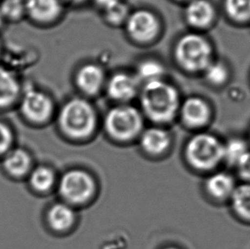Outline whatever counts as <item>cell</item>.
Instances as JSON below:
<instances>
[{
    "label": "cell",
    "instance_id": "obj_15",
    "mask_svg": "<svg viewBox=\"0 0 250 249\" xmlns=\"http://www.w3.org/2000/svg\"><path fill=\"white\" fill-rule=\"evenodd\" d=\"M162 125L144 129L139 136V143L146 154L153 156L163 155L171 145V136Z\"/></svg>",
    "mask_w": 250,
    "mask_h": 249
},
{
    "label": "cell",
    "instance_id": "obj_6",
    "mask_svg": "<svg viewBox=\"0 0 250 249\" xmlns=\"http://www.w3.org/2000/svg\"><path fill=\"white\" fill-rule=\"evenodd\" d=\"M125 37L132 44L148 47L156 44L164 31L162 17L149 8L131 10L123 26Z\"/></svg>",
    "mask_w": 250,
    "mask_h": 249
},
{
    "label": "cell",
    "instance_id": "obj_2",
    "mask_svg": "<svg viewBox=\"0 0 250 249\" xmlns=\"http://www.w3.org/2000/svg\"><path fill=\"white\" fill-rule=\"evenodd\" d=\"M172 58L179 70L189 75L202 74L213 61V48L202 33L189 31L172 45Z\"/></svg>",
    "mask_w": 250,
    "mask_h": 249
},
{
    "label": "cell",
    "instance_id": "obj_7",
    "mask_svg": "<svg viewBox=\"0 0 250 249\" xmlns=\"http://www.w3.org/2000/svg\"><path fill=\"white\" fill-rule=\"evenodd\" d=\"M58 193L69 205H82L91 201L96 193L97 184L91 173L82 169H71L59 179Z\"/></svg>",
    "mask_w": 250,
    "mask_h": 249
},
{
    "label": "cell",
    "instance_id": "obj_31",
    "mask_svg": "<svg viewBox=\"0 0 250 249\" xmlns=\"http://www.w3.org/2000/svg\"><path fill=\"white\" fill-rule=\"evenodd\" d=\"M172 2L178 3H183V4H186V3H188L190 0H172Z\"/></svg>",
    "mask_w": 250,
    "mask_h": 249
},
{
    "label": "cell",
    "instance_id": "obj_21",
    "mask_svg": "<svg viewBox=\"0 0 250 249\" xmlns=\"http://www.w3.org/2000/svg\"><path fill=\"white\" fill-rule=\"evenodd\" d=\"M20 92L17 78L10 71L0 67V108L13 104Z\"/></svg>",
    "mask_w": 250,
    "mask_h": 249
},
{
    "label": "cell",
    "instance_id": "obj_18",
    "mask_svg": "<svg viewBox=\"0 0 250 249\" xmlns=\"http://www.w3.org/2000/svg\"><path fill=\"white\" fill-rule=\"evenodd\" d=\"M227 205L235 219L250 226V184L238 183Z\"/></svg>",
    "mask_w": 250,
    "mask_h": 249
},
{
    "label": "cell",
    "instance_id": "obj_5",
    "mask_svg": "<svg viewBox=\"0 0 250 249\" xmlns=\"http://www.w3.org/2000/svg\"><path fill=\"white\" fill-rule=\"evenodd\" d=\"M144 119L140 109L131 104H115L106 113L104 126L111 139L126 143L139 138L144 131Z\"/></svg>",
    "mask_w": 250,
    "mask_h": 249
},
{
    "label": "cell",
    "instance_id": "obj_13",
    "mask_svg": "<svg viewBox=\"0 0 250 249\" xmlns=\"http://www.w3.org/2000/svg\"><path fill=\"white\" fill-rule=\"evenodd\" d=\"M184 5L183 17L191 31L202 33L216 20V9L210 0H190Z\"/></svg>",
    "mask_w": 250,
    "mask_h": 249
},
{
    "label": "cell",
    "instance_id": "obj_17",
    "mask_svg": "<svg viewBox=\"0 0 250 249\" xmlns=\"http://www.w3.org/2000/svg\"><path fill=\"white\" fill-rule=\"evenodd\" d=\"M32 162L30 154L26 149L11 148L3 156L2 166L8 175L15 179H20L30 173Z\"/></svg>",
    "mask_w": 250,
    "mask_h": 249
},
{
    "label": "cell",
    "instance_id": "obj_8",
    "mask_svg": "<svg viewBox=\"0 0 250 249\" xmlns=\"http://www.w3.org/2000/svg\"><path fill=\"white\" fill-rule=\"evenodd\" d=\"M141 86L133 71L118 70L108 75L104 91L115 104H125L139 97Z\"/></svg>",
    "mask_w": 250,
    "mask_h": 249
},
{
    "label": "cell",
    "instance_id": "obj_10",
    "mask_svg": "<svg viewBox=\"0 0 250 249\" xmlns=\"http://www.w3.org/2000/svg\"><path fill=\"white\" fill-rule=\"evenodd\" d=\"M52 98L44 91L28 90L24 94L21 104V112L27 121L34 124L47 122L54 114Z\"/></svg>",
    "mask_w": 250,
    "mask_h": 249
},
{
    "label": "cell",
    "instance_id": "obj_11",
    "mask_svg": "<svg viewBox=\"0 0 250 249\" xmlns=\"http://www.w3.org/2000/svg\"><path fill=\"white\" fill-rule=\"evenodd\" d=\"M179 116L186 127L199 130L211 122L213 110L205 98L193 95L182 99Z\"/></svg>",
    "mask_w": 250,
    "mask_h": 249
},
{
    "label": "cell",
    "instance_id": "obj_33",
    "mask_svg": "<svg viewBox=\"0 0 250 249\" xmlns=\"http://www.w3.org/2000/svg\"><path fill=\"white\" fill-rule=\"evenodd\" d=\"M3 16H2V14H1V11H0V26L2 25V21H3Z\"/></svg>",
    "mask_w": 250,
    "mask_h": 249
},
{
    "label": "cell",
    "instance_id": "obj_24",
    "mask_svg": "<svg viewBox=\"0 0 250 249\" xmlns=\"http://www.w3.org/2000/svg\"><path fill=\"white\" fill-rule=\"evenodd\" d=\"M131 10L127 2L122 0L115 6L102 12L101 15L104 21L109 27H123Z\"/></svg>",
    "mask_w": 250,
    "mask_h": 249
},
{
    "label": "cell",
    "instance_id": "obj_12",
    "mask_svg": "<svg viewBox=\"0 0 250 249\" xmlns=\"http://www.w3.org/2000/svg\"><path fill=\"white\" fill-rule=\"evenodd\" d=\"M238 183L239 181L232 171L218 169L208 173L204 182V189L213 202L228 204Z\"/></svg>",
    "mask_w": 250,
    "mask_h": 249
},
{
    "label": "cell",
    "instance_id": "obj_26",
    "mask_svg": "<svg viewBox=\"0 0 250 249\" xmlns=\"http://www.w3.org/2000/svg\"><path fill=\"white\" fill-rule=\"evenodd\" d=\"M3 17L17 20L26 13V0H3L0 4Z\"/></svg>",
    "mask_w": 250,
    "mask_h": 249
},
{
    "label": "cell",
    "instance_id": "obj_4",
    "mask_svg": "<svg viewBox=\"0 0 250 249\" xmlns=\"http://www.w3.org/2000/svg\"><path fill=\"white\" fill-rule=\"evenodd\" d=\"M224 140L211 132H198L186 144L185 155L188 164L199 172H214L223 162Z\"/></svg>",
    "mask_w": 250,
    "mask_h": 249
},
{
    "label": "cell",
    "instance_id": "obj_32",
    "mask_svg": "<svg viewBox=\"0 0 250 249\" xmlns=\"http://www.w3.org/2000/svg\"><path fill=\"white\" fill-rule=\"evenodd\" d=\"M179 249V248H177V247L168 246V247H166V248H164V249Z\"/></svg>",
    "mask_w": 250,
    "mask_h": 249
},
{
    "label": "cell",
    "instance_id": "obj_28",
    "mask_svg": "<svg viewBox=\"0 0 250 249\" xmlns=\"http://www.w3.org/2000/svg\"><path fill=\"white\" fill-rule=\"evenodd\" d=\"M233 172L239 182L250 184V153Z\"/></svg>",
    "mask_w": 250,
    "mask_h": 249
},
{
    "label": "cell",
    "instance_id": "obj_23",
    "mask_svg": "<svg viewBox=\"0 0 250 249\" xmlns=\"http://www.w3.org/2000/svg\"><path fill=\"white\" fill-rule=\"evenodd\" d=\"M204 81L208 84L214 87L222 86L229 79V69L227 64L220 60H214L203 71Z\"/></svg>",
    "mask_w": 250,
    "mask_h": 249
},
{
    "label": "cell",
    "instance_id": "obj_34",
    "mask_svg": "<svg viewBox=\"0 0 250 249\" xmlns=\"http://www.w3.org/2000/svg\"><path fill=\"white\" fill-rule=\"evenodd\" d=\"M247 136L248 140H249V142H250V130H249V132H248V134L246 135Z\"/></svg>",
    "mask_w": 250,
    "mask_h": 249
},
{
    "label": "cell",
    "instance_id": "obj_3",
    "mask_svg": "<svg viewBox=\"0 0 250 249\" xmlns=\"http://www.w3.org/2000/svg\"><path fill=\"white\" fill-rule=\"evenodd\" d=\"M60 131L72 140L82 141L91 138L98 125V114L88 98L74 97L65 102L58 112Z\"/></svg>",
    "mask_w": 250,
    "mask_h": 249
},
{
    "label": "cell",
    "instance_id": "obj_29",
    "mask_svg": "<svg viewBox=\"0 0 250 249\" xmlns=\"http://www.w3.org/2000/svg\"><path fill=\"white\" fill-rule=\"evenodd\" d=\"M95 6L97 7L100 12H104L105 10L110 9L115 6L117 3L122 2V0H91Z\"/></svg>",
    "mask_w": 250,
    "mask_h": 249
},
{
    "label": "cell",
    "instance_id": "obj_19",
    "mask_svg": "<svg viewBox=\"0 0 250 249\" xmlns=\"http://www.w3.org/2000/svg\"><path fill=\"white\" fill-rule=\"evenodd\" d=\"M76 215L75 209L66 202H57L48 209L46 220L52 230L64 232L75 225Z\"/></svg>",
    "mask_w": 250,
    "mask_h": 249
},
{
    "label": "cell",
    "instance_id": "obj_22",
    "mask_svg": "<svg viewBox=\"0 0 250 249\" xmlns=\"http://www.w3.org/2000/svg\"><path fill=\"white\" fill-rule=\"evenodd\" d=\"M56 174L48 166H38L28 174V183L34 191L44 194L50 191L56 184Z\"/></svg>",
    "mask_w": 250,
    "mask_h": 249
},
{
    "label": "cell",
    "instance_id": "obj_9",
    "mask_svg": "<svg viewBox=\"0 0 250 249\" xmlns=\"http://www.w3.org/2000/svg\"><path fill=\"white\" fill-rule=\"evenodd\" d=\"M108 75L101 64L86 62L77 67L73 81L81 96L89 99L104 91Z\"/></svg>",
    "mask_w": 250,
    "mask_h": 249
},
{
    "label": "cell",
    "instance_id": "obj_20",
    "mask_svg": "<svg viewBox=\"0 0 250 249\" xmlns=\"http://www.w3.org/2000/svg\"><path fill=\"white\" fill-rule=\"evenodd\" d=\"M133 73L141 84L166 79L167 67L159 58L146 57L137 62Z\"/></svg>",
    "mask_w": 250,
    "mask_h": 249
},
{
    "label": "cell",
    "instance_id": "obj_27",
    "mask_svg": "<svg viewBox=\"0 0 250 249\" xmlns=\"http://www.w3.org/2000/svg\"><path fill=\"white\" fill-rule=\"evenodd\" d=\"M14 133L8 124L0 122V157L4 156L13 147Z\"/></svg>",
    "mask_w": 250,
    "mask_h": 249
},
{
    "label": "cell",
    "instance_id": "obj_30",
    "mask_svg": "<svg viewBox=\"0 0 250 249\" xmlns=\"http://www.w3.org/2000/svg\"><path fill=\"white\" fill-rule=\"evenodd\" d=\"M90 1H91V0H63V2L69 3L70 5H73V6H82V5H84Z\"/></svg>",
    "mask_w": 250,
    "mask_h": 249
},
{
    "label": "cell",
    "instance_id": "obj_1",
    "mask_svg": "<svg viewBox=\"0 0 250 249\" xmlns=\"http://www.w3.org/2000/svg\"><path fill=\"white\" fill-rule=\"evenodd\" d=\"M138 98L144 117L156 125L173 122L182 102L178 87L167 79L142 84Z\"/></svg>",
    "mask_w": 250,
    "mask_h": 249
},
{
    "label": "cell",
    "instance_id": "obj_14",
    "mask_svg": "<svg viewBox=\"0 0 250 249\" xmlns=\"http://www.w3.org/2000/svg\"><path fill=\"white\" fill-rule=\"evenodd\" d=\"M63 11V0H26V12L38 23L56 22Z\"/></svg>",
    "mask_w": 250,
    "mask_h": 249
},
{
    "label": "cell",
    "instance_id": "obj_16",
    "mask_svg": "<svg viewBox=\"0 0 250 249\" xmlns=\"http://www.w3.org/2000/svg\"><path fill=\"white\" fill-rule=\"evenodd\" d=\"M250 142L246 135H231L224 140V166L232 172L250 155Z\"/></svg>",
    "mask_w": 250,
    "mask_h": 249
},
{
    "label": "cell",
    "instance_id": "obj_25",
    "mask_svg": "<svg viewBox=\"0 0 250 249\" xmlns=\"http://www.w3.org/2000/svg\"><path fill=\"white\" fill-rule=\"evenodd\" d=\"M227 17L237 22L250 20V0H224Z\"/></svg>",
    "mask_w": 250,
    "mask_h": 249
}]
</instances>
